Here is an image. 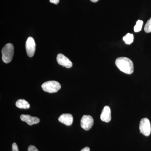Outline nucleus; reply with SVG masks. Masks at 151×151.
I'll list each match as a JSON object with an SVG mask.
<instances>
[{
  "instance_id": "nucleus-1",
  "label": "nucleus",
  "mask_w": 151,
  "mask_h": 151,
  "mask_svg": "<svg viewBox=\"0 0 151 151\" xmlns=\"http://www.w3.org/2000/svg\"><path fill=\"white\" fill-rule=\"evenodd\" d=\"M115 63L119 70L124 73L131 74L134 72V63L128 58H118L116 59Z\"/></svg>"
},
{
  "instance_id": "nucleus-2",
  "label": "nucleus",
  "mask_w": 151,
  "mask_h": 151,
  "mask_svg": "<svg viewBox=\"0 0 151 151\" xmlns=\"http://www.w3.org/2000/svg\"><path fill=\"white\" fill-rule=\"evenodd\" d=\"M3 61L6 63H8L12 61L14 53V47L12 43H7L2 50Z\"/></svg>"
},
{
  "instance_id": "nucleus-3",
  "label": "nucleus",
  "mask_w": 151,
  "mask_h": 151,
  "mask_svg": "<svg viewBox=\"0 0 151 151\" xmlns=\"http://www.w3.org/2000/svg\"><path fill=\"white\" fill-rule=\"evenodd\" d=\"M42 88L45 92L55 93L59 91L61 88V85L58 81H50L44 83L42 85Z\"/></svg>"
},
{
  "instance_id": "nucleus-4",
  "label": "nucleus",
  "mask_w": 151,
  "mask_h": 151,
  "mask_svg": "<svg viewBox=\"0 0 151 151\" xmlns=\"http://www.w3.org/2000/svg\"><path fill=\"white\" fill-rule=\"evenodd\" d=\"M139 130L140 133L148 137L151 133V124L150 120L147 118H143L141 120L139 124Z\"/></svg>"
},
{
  "instance_id": "nucleus-5",
  "label": "nucleus",
  "mask_w": 151,
  "mask_h": 151,
  "mask_svg": "<svg viewBox=\"0 0 151 151\" xmlns=\"http://www.w3.org/2000/svg\"><path fill=\"white\" fill-rule=\"evenodd\" d=\"M94 124V119L91 116L84 115L81 118V126L82 129L88 131L92 128Z\"/></svg>"
},
{
  "instance_id": "nucleus-6",
  "label": "nucleus",
  "mask_w": 151,
  "mask_h": 151,
  "mask_svg": "<svg viewBox=\"0 0 151 151\" xmlns=\"http://www.w3.org/2000/svg\"><path fill=\"white\" fill-rule=\"evenodd\" d=\"M36 44L32 37H29L26 43V49L28 56L32 57L34 55L35 51Z\"/></svg>"
},
{
  "instance_id": "nucleus-7",
  "label": "nucleus",
  "mask_w": 151,
  "mask_h": 151,
  "mask_svg": "<svg viewBox=\"0 0 151 151\" xmlns=\"http://www.w3.org/2000/svg\"><path fill=\"white\" fill-rule=\"evenodd\" d=\"M57 61L59 65H63L66 68H70L73 65V63L70 60L61 53L58 55Z\"/></svg>"
},
{
  "instance_id": "nucleus-8",
  "label": "nucleus",
  "mask_w": 151,
  "mask_h": 151,
  "mask_svg": "<svg viewBox=\"0 0 151 151\" xmlns=\"http://www.w3.org/2000/svg\"><path fill=\"white\" fill-rule=\"evenodd\" d=\"M20 119L22 121L26 122L30 126L37 124L40 122V120L37 117H33L29 115L22 114L21 115Z\"/></svg>"
},
{
  "instance_id": "nucleus-9",
  "label": "nucleus",
  "mask_w": 151,
  "mask_h": 151,
  "mask_svg": "<svg viewBox=\"0 0 151 151\" xmlns=\"http://www.w3.org/2000/svg\"><path fill=\"white\" fill-rule=\"evenodd\" d=\"M100 119L103 122L108 123L111 119V108L108 106H105L100 115Z\"/></svg>"
},
{
  "instance_id": "nucleus-10",
  "label": "nucleus",
  "mask_w": 151,
  "mask_h": 151,
  "mask_svg": "<svg viewBox=\"0 0 151 151\" xmlns=\"http://www.w3.org/2000/svg\"><path fill=\"white\" fill-rule=\"evenodd\" d=\"M58 121L66 126H70L73 122V116L68 113L63 114L58 118Z\"/></svg>"
},
{
  "instance_id": "nucleus-11",
  "label": "nucleus",
  "mask_w": 151,
  "mask_h": 151,
  "mask_svg": "<svg viewBox=\"0 0 151 151\" xmlns=\"http://www.w3.org/2000/svg\"><path fill=\"white\" fill-rule=\"evenodd\" d=\"M16 105L17 108L21 109H28L30 108L29 103L24 99H19L17 101Z\"/></svg>"
},
{
  "instance_id": "nucleus-12",
  "label": "nucleus",
  "mask_w": 151,
  "mask_h": 151,
  "mask_svg": "<svg viewBox=\"0 0 151 151\" xmlns=\"http://www.w3.org/2000/svg\"><path fill=\"white\" fill-rule=\"evenodd\" d=\"M134 37L132 34L128 33L123 37V40L127 44L130 45L134 41Z\"/></svg>"
},
{
  "instance_id": "nucleus-13",
  "label": "nucleus",
  "mask_w": 151,
  "mask_h": 151,
  "mask_svg": "<svg viewBox=\"0 0 151 151\" xmlns=\"http://www.w3.org/2000/svg\"><path fill=\"white\" fill-rule=\"evenodd\" d=\"M143 24V22L142 21L139 20L137 22H136V25L134 27V31L135 32H138L142 30V27Z\"/></svg>"
},
{
  "instance_id": "nucleus-14",
  "label": "nucleus",
  "mask_w": 151,
  "mask_h": 151,
  "mask_svg": "<svg viewBox=\"0 0 151 151\" xmlns=\"http://www.w3.org/2000/svg\"><path fill=\"white\" fill-rule=\"evenodd\" d=\"M144 29L146 33L151 32V18L147 22L145 25Z\"/></svg>"
},
{
  "instance_id": "nucleus-15",
  "label": "nucleus",
  "mask_w": 151,
  "mask_h": 151,
  "mask_svg": "<svg viewBox=\"0 0 151 151\" xmlns=\"http://www.w3.org/2000/svg\"><path fill=\"white\" fill-rule=\"evenodd\" d=\"M28 151H39L33 145H30L28 148Z\"/></svg>"
},
{
  "instance_id": "nucleus-16",
  "label": "nucleus",
  "mask_w": 151,
  "mask_h": 151,
  "mask_svg": "<svg viewBox=\"0 0 151 151\" xmlns=\"http://www.w3.org/2000/svg\"><path fill=\"white\" fill-rule=\"evenodd\" d=\"M12 151H19L18 147L16 143H14L13 144H12Z\"/></svg>"
},
{
  "instance_id": "nucleus-17",
  "label": "nucleus",
  "mask_w": 151,
  "mask_h": 151,
  "mask_svg": "<svg viewBox=\"0 0 151 151\" xmlns=\"http://www.w3.org/2000/svg\"><path fill=\"white\" fill-rule=\"evenodd\" d=\"M60 0H50V3L57 4L59 2Z\"/></svg>"
},
{
  "instance_id": "nucleus-18",
  "label": "nucleus",
  "mask_w": 151,
  "mask_h": 151,
  "mask_svg": "<svg viewBox=\"0 0 151 151\" xmlns=\"http://www.w3.org/2000/svg\"><path fill=\"white\" fill-rule=\"evenodd\" d=\"M81 151H90V149L88 147H85L84 148L81 150Z\"/></svg>"
},
{
  "instance_id": "nucleus-19",
  "label": "nucleus",
  "mask_w": 151,
  "mask_h": 151,
  "mask_svg": "<svg viewBox=\"0 0 151 151\" xmlns=\"http://www.w3.org/2000/svg\"><path fill=\"white\" fill-rule=\"evenodd\" d=\"M92 2L96 3L99 0H90Z\"/></svg>"
}]
</instances>
